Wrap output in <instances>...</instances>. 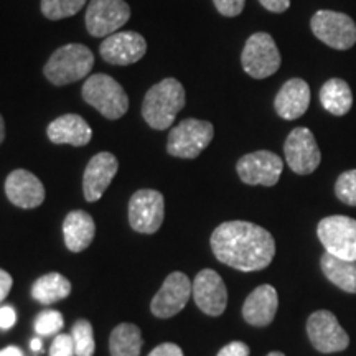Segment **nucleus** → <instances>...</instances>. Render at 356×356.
Listing matches in <instances>:
<instances>
[{
    "label": "nucleus",
    "instance_id": "obj_1",
    "mask_svg": "<svg viewBox=\"0 0 356 356\" xmlns=\"http://www.w3.org/2000/svg\"><path fill=\"white\" fill-rule=\"evenodd\" d=\"M210 244L218 261L241 273L266 269L275 256L273 234L249 221L221 222L213 231Z\"/></svg>",
    "mask_w": 356,
    "mask_h": 356
},
{
    "label": "nucleus",
    "instance_id": "obj_2",
    "mask_svg": "<svg viewBox=\"0 0 356 356\" xmlns=\"http://www.w3.org/2000/svg\"><path fill=\"white\" fill-rule=\"evenodd\" d=\"M185 108V89L175 78H165L147 91L142 118L155 131H165Z\"/></svg>",
    "mask_w": 356,
    "mask_h": 356
},
{
    "label": "nucleus",
    "instance_id": "obj_3",
    "mask_svg": "<svg viewBox=\"0 0 356 356\" xmlns=\"http://www.w3.org/2000/svg\"><path fill=\"white\" fill-rule=\"evenodd\" d=\"M95 65V55L88 47L68 43L58 48L44 65V76L55 86H66L86 78Z\"/></svg>",
    "mask_w": 356,
    "mask_h": 356
},
{
    "label": "nucleus",
    "instance_id": "obj_4",
    "mask_svg": "<svg viewBox=\"0 0 356 356\" xmlns=\"http://www.w3.org/2000/svg\"><path fill=\"white\" fill-rule=\"evenodd\" d=\"M83 99L111 121L121 119L129 109L127 92L109 74L89 76L83 84Z\"/></svg>",
    "mask_w": 356,
    "mask_h": 356
},
{
    "label": "nucleus",
    "instance_id": "obj_5",
    "mask_svg": "<svg viewBox=\"0 0 356 356\" xmlns=\"http://www.w3.org/2000/svg\"><path fill=\"white\" fill-rule=\"evenodd\" d=\"M215 136L211 122L185 119L168 134L167 152L178 159H197L210 145Z\"/></svg>",
    "mask_w": 356,
    "mask_h": 356
},
{
    "label": "nucleus",
    "instance_id": "obj_6",
    "mask_svg": "<svg viewBox=\"0 0 356 356\" xmlns=\"http://www.w3.org/2000/svg\"><path fill=\"white\" fill-rule=\"evenodd\" d=\"M325 252L356 262V220L343 215L323 218L317 226Z\"/></svg>",
    "mask_w": 356,
    "mask_h": 356
},
{
    "label": "nucleus",
    "instance_id": "obj_7",
    "mask_svg": "<svg viewBox=\"0 0 356 356\" xmlns=\"http://www.w3.org/2000/svg\"><path fill=\"white\" fill-rule=\"evenodd\" d=\"M241 65L251 78L273 76L280 68V53L274 38L266 32H257L248 38L241 53Z\"/></svg>",
    "mask_w": 356,
    "mask_h": 356
},
{
    "label": "nucleus",
    "instance_id": "obj_8",
    "mask_svg": "<svg viewBox=\"0 0 356 356\" xmlns=\"http://www.w3.org/2000/svg\"><path fill=\"white\" fill-rule=\"evenodd\" d=\"M310 29L320 42L335 50H350L356 43V24L346 13L333 10L315 12Z\"/></svg>",
    "mask_w": 356,
    "mask_h": 356
},
{
    "label": "nucleus",
    "instance_id": "obj_9",
    "mask_svg": "<svg viewBox=\"0 0 356 356\" xmlns=\"http://www.w3.org/2000/svg\"><path fill=\"white\" fill-rule=\"evenodd\" d=\"M307 335L320 353H340L350 345V337L330 310H317L307 320Z\"/></svg>",
    "mask_w": 356,
    "mask_h": 356
},
{
    "label": "nucleus",
    "instance_id": "obj_10",
    "mask_svg": "<svg viewBox=\"0 0 356 356\" xmlns=\"http://www.w3.org/2000/svg\"><path fill=\"white\" fill-rule=\"evenodd\" d=\"M165 216L163 195L157 190H139L129 202V222L131 228L142 234L157 233Z\"/></svg>",
    "mask_w": 356,
    "mask_h": 356
},
{
    "label": "nucleus",
    "instance_id": "obj_11",
    "mask_svg": "<svg viewBox=\"0 0 356 356\" xmlns=\"http://www.w3.org/2000/svg\"><path fill=\"white\" fill-rule=\"evenodd\" d=\"M131 19V7L124 0H91L86 10V29L96 38L119 32Z\"/></svg>",
    "mask_w": 356,
    "mask_h": 356
},
{
    "label": "nucleus",
    "instance_id": "obj_12",
    "mask_svg": "<svg viewBox=\"0 0 356 356\" xmlns=\"http://www.w3.org/2000/svg\"><path fill=\"white\" fill-rule=\"evenodd\" d=\"M284 170V162L277 154L269 150H257L248 154L238 160L236 172L243 184L256 186H274L277 185Z\"/></svg>",
    "mask_w": 356,
    "mask_h": 356
},
{
    "label": "nucleus",
    "instance_id": "obj_13",
    "mask_svg": "<svg viewBox=\"0 0 356 356\" xmlns=\"http://www.w3.org/2000/svg\"><path fill=\"white\" fill-rule=\"evenodd\" d=\"M284 154L287 165L297 175H310L322 162L317 140L307 127H297L289 134L284 144Z\"/></svg>",
    "mask_w": 356,
    "mask_h": 356
},
{
    "label": "nucleus",
    "instance_id": "obj_14",
    "mask_svg": "<svg viewBox=\"0 0 356 356\" xmlns=\"http://www.w3.org/2000/svg\"><path fill=\"white\" fill-rule=\"evenodd\" d=\"M191 293H193V284L188 275L184 273H172L167 275L162 287L150 302V310L159 318L175 317L188 304Z\"/></svg>",
    "mask_w": 356,
    "mask_h": 356
},
{
    "label": "nucleus",
    "instance_id": "obj_15",
    "mask_svg": "<svg viewBox=\"0 0 356 356\" xmlns=\"http://www.w3.org/2000/svg\"><path fill=\"white\" fill-rule=\"evenodd\" d=\"M195 304L203 314L220 317L228 305V291L225 280L213 269H203L193 280Z\"/></svg>",
    "mask_w": 356,
    "mask_h": 356
},
{
    "label": "nucleus",
    "instance_id": "obj_16",
    "mask_svg": "<svg viewBox=\"0 0 356 356\" xmlns=\"http://www.w3.org/2000/svg\"><path fill=\"white\" fill-rule=\"evenodd\" d=\"M145 51V38L137 32H115L106 37L99 47L102 60L118 66L137 63L140 58H144Z\"/></svg>",
    "mask_w": 356,
    "mask_h": 356
},
{
    "label": "nucleus",
    "instance_id": "obj_17",
    "mask_svg": "<svg viewBox=\"0 0 356 356\" xmlns=\"http://www.w3.org/2000/svg\"><path fill=\"white\" fill-rule=\"evenodd\" d=\"M118 159L111 152L96 154L89 160L83 175V193L86 202L95 203L104 195L118 173Z\"/></svg>",
    "mask_w": 356,
    "mask_h": 356
},
{
    "label": "nucleus",
    "instance_id": "obj_18",
    "mask_svg": "<svg viewBox=\"0 0 356 356\" xmlns=\"http://www.w3.org/2000/svg\"><path fill=\"white\" fill-rule=\"evenodd\" d=\"M6 195L8 202L24 210H32L44 202V186L32 172L17 168L8 173L6 180Z\"/></svg>",
    "mask_w": 356,
    "mask_h": 356
},
{
    "label": "nucleus",
    "instance_id": "obj_19",
    "mask_svg": "<svg viewBox=\"0 0 356 356\" xmlns=\"http://www.w3.org/2000/svg\"><path fill=\"white\" fill-rule=\"evenodd\" d=\"M277 309V291L269 284H262L249 293L244 300L243 317L252 327H267V325L273 323Z\"/></svg>",
    "mask_w": 356,
    "mask_h": 356
},
{
    "label": "nucleus",
    "instance_id": "obj_20",
    "mask_svg": "<svg viewBox=\"0 0 356 356\" xmlns=\"http://www.w3.org/2000/svg\"><path fill=\"white\" fill-rule=\"evenodd\" d=\"M310 106V88L304 79L293 78L280 88L274 101L275 113L286 121H296L307 113Z\"/></svg>",
    "mask_w": 356,
    "mask_h": 356
},
{
    "label": "nucleus",
    "instance_id": "obj_21",
    "mask_svg": "<svg viewBox=\"0 0 356 356\" xmlns=\"http://www.w3.org/2000/svg\"><path fill=\"white\" fill-rule=\"evenodd\" d=\"M47 136L53 144H68L74 147L86 145L92 137L89 124L78 114H65L56 118L47 129Z\"/></svg>",
    "mask_w": 356,
    "mask_h": 356
},
{
    "label": "nucleus",
    "instance_id": "obj_22",
    "mask_svg": "<svg viewBox=\"0 0 356 356\" xmlns=\"http://www.w3.org/2000/svg\"><path fill=\"white\" fill-rule=\"evenodd\" d=\"M96 234L92 216L83 210L70 211L63 221L65 244L71 252H81L91 246Z\"/></svg>",
    "mask_w": 356,
    "mask_h": 356
},
{
    "label": "nucleus",
    "instance_id": "obj_23",
    "mask_svg": "<svg viewBox=\"0 0 356 356\" xmlns=\"http://www.w3.org/2000/svg\"><path fill=\"white\" fill-rule=\"evenodd\" d=\"M322 273L333 286L348 293H356V262L323 252L320 257Z\"/></svg>",
    "mask_w": 356,
    "mask_h": 356
},
{
    "label": "nucleus",
    "instance_id": "obj_24",
    "mask_svg": "<svg viewBox=\"0 0 356 356\" xmlns=\"http://www.w3.org/2000/svg\"><path fill=\"white\" fill-rule=\"evenodd\" d=\"M320 102L333 115H345L353 106V95L348 83L340 78L328 79L320 89Z\"/></svg>",
    "mask_w": 356,
    "mask_h": 356
},
{
    "label": "nucleus",
    "instance_id": "obj_25",
    "mask_svg": "<svg viewBox=\"0 0 356 356\" xmlns=\"http://www.w3.org/2000/svg\"><path fill=\"white\" fill-rule=\"evenodd\" d=\"M71 293V282L65 275L58 273L44 274L35 280L32 286V297L38 304L50 305L66 299Z\"/></svg>",
    "mask_w": 356,
    "mask_h": 356
},
{
    "label": "nucleus",
    "instance_id": "obj_26",
    "mask_svg": "<svg viewBox=\"0 0 356 356\" xmlns=\"http://www.w3.org/2000/svg\"><path fill=\"white\" fill-rule=\"evenodd\" d=\"M142 333L134 323H121L111 332V356H140Z\"/></svg>",
    "mask_w": 356,
    "mask_h": 356
},
{
    "label": "nucleus",
    "instance_id": "obj_27",
    "mask_svg": "<svg viewBox=\"0 0 356 356\" xmlns=\"http://www.w3.org/2000/svg\"><path fill=\"white\" fill-rule=\"evenodd\" d=\"M71 337H73L76 356L95 355L96 341H95V332H92L91 322H88V320L84 318L74 322L73 328H71Z\"/></svg>",
    "mask_w": 356,
    "mask_h": 356
},
{
    "label": "nucleus",
    "instance_id": "obj_28",
    "mask_svg": "<svg viewBox=\"0 0 356 356\" xmlns=\"http://www.w3.org/2000/svg\"><path fill=\"white\" fill-rule=\"evenodd\" d=\"M88 0H42V13L50 20H61L76 15Z\"/></svg>",
    "mask_w": 356,
    "mask_h": 356
},
{
    "label": "nucleus",
    "instance_id": "obj_29",
    "mask_svg": "<svg viewBox=\"0 0 356 356\" xmlns=\"http://www.w3.org/2000/svg\"><path fill=\"white\" fill-rule=\"evenodd\" d=\"M65 318L61 315V312L58 310H43L40 312L38 317L35 318V332L38 333L40 337H51L56 335L63 330Z\"/></svg>",
    "mask_w": 356,
    "mask_h": 356
},
{
    "label": "nucleus",
    "instance_id": "obj_30",
    "mask_svg": "<svg viewBox=\"0 0 356 356\" xmlns=\"http://www.w3.org/2000/svg\"><path fill=\"white\" fill-rule=\"evenodd\" d=\"M335 195L341 203L356 207V170L343 172L337 178Z\"/></svg>",
    "mask_w": 356,
    "mask_h": 356
},
{
    "label": "nucleus",
    "instance_id": "obj_31",
    "mask_svg": "<svg viewBox=\"0 0 356 356\" xmlns=\"http://www.w3.org/2000/svg\"><path fill=\"white\" fill-rule=\"evenodd\" d=\"M50 356H76L71 333H58L50 346Z\"/></svg>",
    "mask_w": 356,
    "mask_h": 356
},
{
    "label": "nucleus",
    "instance_id": "obj_32",
    "mask_svg": "<svg viewBox=\"0 0 356 356\" xmlns=\"http://www.w3.org/2000/svg\"><path fill=\"white\" fill-rule=\"evenodd\" d=\"M246 0H213L216 10L225 17H238L243 12Z\"/></svg>",
    "mask_w": 356,
    "mask_h": 356
},
{
    "label": "nucleus",
    "instance_id": "obj_33",
    "mask_svg": "<svg viewBox=\"0 0 356 356\" xmlns=\"http://www.w3.org/2000/svg\"><path fill=\"white\" fill-rule=\"evenodd\" d=\"M251 350L244 341H231L218 351V356H249Z\"/></svg>",
    "mask_w": 356,
    "mask_h": 356
},
{
    "label": "nucleus",
    "instance_id": "obj_34",
    "mask_svg": "<svg viewBox=\"0 0 356 356\" xmlns=\"http://www.w3.org/2000/svg\"><path fill=\"white\" fill-rule=\"evenodd\" d=\"M15 323H17L15 309L10 305L0 307V330H10Z\"/></svg>",
    "mask_w": 356,
    "mask_h": 356
},
{
    "label": "nucleus",
    "instance_id": "obj_35",
    "mask_svg": "<svg viewBox=\"0 0 356 356\" xmlns=\"http://www.w3.org/2000/svg\"><path fill=\"white\" fill-rule=\"evenodd\" d=\"M149 356H184V350L175 343H160L150 351Z\"/></svg>",
    "mask_w": 356,
    "mask_h": 356
},
{
    "label": "nucleus",
    "instance_id": "obj_36",
    "mask_svg": "<svg viewBox=\"0 0 356 356\" xmlns=\"http://www.w3.org/2000/svg\"><path fill=\"white\" fill-rule=\"evenodd\" d=\"M12 286H13L12 275L8 274L7 270L0 269V304H2V302L8 297V293L12 291Z\"/></svg>",
    "mask_w": 356,
    "mask_h": 356
},
{
    "label": "nucleus",
    "instance_id": "obj_37",
    "mask_svg": "<svg viewBox=\"0 0 356 356\" xmlns=\"http://www.w3.org/2000/svg\"><path fill=\"white\" fill-rule=\"evenodd\" d=\"M259 3L266 10L274 13H282L291 7V0H259Z\"/></svg>",
    "mask_w": 356,
    "mask_h": 356
},
{
    "label": "nucleus",
    "instance_id": "obj_38",
    "mask_svg": "<svg viewBox=\"0 0 356 356\" xmlns=\"http://www.w3.org/2000/svg\"><path fill=\"white\" fill-rule=\"evenodd\" d=\"M0 356H25L19 346H6L0 350Z\"/></svg>",
    "mask_w": 356,
    "mask_h": 356
},
{
    "label": "nucleus",
    "instance_id": "obj_39",
    "mask_svg": "<svg viewBox=\"0 0 356 356\" xmlns=\"http://www.w3.org/2000/svg\"><path fill=\"white\" fill-rule=\"evenodd\" d=\"M30 348L33 351H42V340H40V338H33V340L30 341Z\"/></svg>",
    "mask_w": 356,
    "mask_h": 356
},
{
    "label": "nucleus",
    "instance_id": "obj_40",
    "mask_svg": "<svg viewBox=\"0 0 356 356\" xmlns=\"http://www.w3.org/2000/svg\"><path fill=\"white\" fill-rule=\"evenodd\" d=\"M3 139H6V122H3V118L0 115V144H2Z\"/></svg>",
    "mask_w": 356,
    "mask_h": 356
},
{
    "label": "nucleus",
    "instance_id": "obj_41",
    "mask_svg": "<svg viewBox=\"0 0 356 356\" xmlns=\"http://www.w3.org/2000/svg\"><path fill=\"white\" fill-rule=\"evenodd\" d=\"M267 356H286V355H284L282 351H270V353Z\"/></svg>",
    "mask_w": 356,
    "mask_h": 356
}]
</instances>
